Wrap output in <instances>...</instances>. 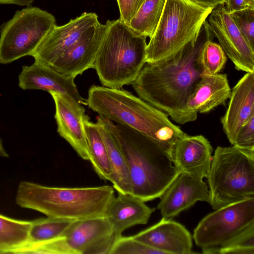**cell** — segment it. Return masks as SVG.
I'll list each match as a JSON object with an SVG mask.
<instances>
[{"mask_svg":"<svg viewBox=\"0 0 254 254\" xmlns=\"http://www.w3.org/2000/svg\"><path fill=\"white\" fill-rule=\"evenodd\" d=\"M74 77L62 74L52 68L34 62L25 65L19 75V86L24 89H38L62 95L74 108L85 113L86 100L80 95Z\"/></svg>","mask_w":254,"mask_h":254,"instance_id":"4fadbf2b","label":"cell"},{"mask_svg":"<svg viewBox=\"0 0 254 254\" xmlns=\"http://www.w3.org/2000/svg\"><path fill=\"white\" fill-rule=\"evenodd\" d=\"M86 102L99 116L145 135L170 156L175 143L184 133L168 115L127 90L92 85Z\"/></svg>","mask_w":254,"mask_h":254,"instance_id":"3957f363","label":"cell"},{"mask_svg":"<svg viewBox=\"0 0 254 254\" xmlns=\"http://www.w3.org/2000/svg\"><path fill=\"white\" fill-rule=\"evenodd\" d=\"M105 216L73 221L59 237L28 244L21 254H110L117 239Z\"/></svg>","mask_w":254,"mask_h":254,"instance_id":"ba28073f","label":"cell"},{"mask_svg":"<svg viewBox=\"0 0 254 254\" xmlns=\"http://www.w3.org/2000/svg\"><path fill=\"white\" fill-rule=\"evenodd\" d=\"M106 23L94 68L103 86L122 89L135 81L146 63L147 37L136 33L120 18Z\"/></svg>","mask_w":254,"mask_h":254,"instance_id":"5b68a950","label":"cell"},{"mask_svg":"<svg viewBox=\"0 0 254 254\" xmlns=\"http://www.w3.org/2000/svg\"><path fill=\"white\" fill-rule=\"evenodd\" d=\"M96 124L107 150L113 187L118 192L131 194L128 168L124 155L109 129L106 120L98 116Z\"/></svg>","mask_w":254,"mask_h":254,"instance_id":"7402d4cb","label":"cell"},{"mask_svg":"<svg viewBox=\"0 0 254 254\" xmlns=\"http://www.w3.org/2000/svg\"><path fill=\"white\" fill-rule=\"evenodd\" d=\"M34 0H0V4H12L21 6H28Z\"/></svg>","mask_w":254,"mask_h":254,"instance_id":"836d02e7","label":"cell"},{"mask_svg":"<svg viewBox=\"0 0 254 254\" xmlns=\"http://www.w3.org/2000/svg\"><path fill=\"white\" fill-rule=\"evenodd\" d=\"M106 120L126 160L131 194L144 202L160 198L180 173L170 155L145 135Z\"/></svg>","mask_w":254,"mask_h":254,"instance_id":"7a4b0ae2","label":"cell"},{"mask_svg":"<svg viewBox=\"0 0 254 254\" xmlns=\"http://www.w3.org/2000/svg\"><path fill=\"white\" fill-rule=\"evenodd\" d=\"M166 0H145L128 23L138 35L150 38L161 18Z\"/></svg>","mask_w":254,"mask_h":254,"instance_id":"d4e9b609","label":"cell"},{"mask_svg":"<svg viewBox=\"0 0 254 254\" xmlns=\"http://www.w3.org/2000/svg\"><path fill=\"white\" fill-rule=\"evenodd\" d=\"M229 99L221 122L233 145L241 127L254 115V73L246 72L231 89Z\"/></svg>","mask_w":254,"mask_h":254,"instance_id":"ac0fdd59","label":"cell"},{"mask_svg":"<svg viewBox=\"0 0 254 254\" xmlns=\"http://www.w3.org/2000/svg\"><path fill=\"white\" fill-rule=\"evenodd\" d=\"M8 154L5 150L2 144L1 139H0V157H8Z\"/></svg>","mask_w":254,"mask_h":254,"instance_id":"d590c367","label":"cell"},{"mask_svg":"<svg viewBox=\"0 0 254 254\" xmlns=\"http://www.w3.org/2000/svg\"><path fill=\"white\" fill-rule=\"evenodd\" d=\"M133 237L162 254H190L192 236L186 227L171 219H162Z\"/></svg>","mask_w":254,"mask_h":254,"instance_id":"2e32d148","label":"cell"},{"mask_svg":"<svg viewBox=\"0 0 254 254\" xmlns=\"http://www.w3.org/2000/svg\"><path fill=\"white\" fill-rule=\"evenodd\" d=\"M118 193L109 204L104 214L117 239L126 229L136 225L147 224L155 210L131 194Z\"/></svg>","mask_w":254,"mask_h":254,"instance_id":"44dd1931","label":"cell"},{"mask_svg":"<svg viewBox=\"0 0 254 254\" xmlns=\"http://www.w3.org/2000/svg\"><path fill=\"white\" fill-rule=\"evenodd\" d=\"M229 14L243 37L254 50V9L248 8Z\"/></svg>","mask_w":254,"mask_h":254,"instance_id":"f546056e","label":"cell"},{"mask_svg":"<svg viewBox=\"0 0 254 254\" xmlns=\"http://www.w3.org/2000/svg\"><path fill=\"white\" fill-rule=\"evenodd\" d=\"M157 208L162 218L171 219L193 206L197 201L209 203L208 187L203 178L180 172L163 194Z\"/></svg>","mask_w":254,"mask_h":254,"instance_id":"5bb4252c","label":"cell"},{"mask_svg":"<svg viewBox=\"0 0 254 254\" xmlns=\"http://www.w3.org/2000/svg\"><path fill=\"white\" fill-rule=\"evenodd\" d=\"M55 105L57 131L83 160H89L83 124L85 113L74 108L62 95L50 92Z\"/></svg>","mask_w":254,"mask_h":254,"instance_id":"ffe728a7","label":"cell"},{"mask_svg":"<svg viewBox=\"0 0 254 254\" xmlns=\"http://www.w3.org/2000/svg\"><path fill=\"white\" fill-rule=\"evenodd\" d=\"M215 210L202 218L194 230L195 245L203 254H218L220 249L254 224V197Z\"/></svg>","mask_w":254,"mask_h":254,"instance_id":"30bf717a","label":"cell"},{"mask_svg":"<svg viewBox=\"0 0 254 254\" xmlns=\"http://www.w3.org/2000/svg\"><path fill=\"white\" fill-rule=\"evenodd\" d=\"M198 3L215 7L221 3H224L225 0H191Z\"/></svg>","mask_w":254,"mask_h":254,"instance_id":"e575fe53","label":"cell"},{"mask_svg":"<svg viewBox=\"0 0 254 254\" xmlns=\"http://www.w3.org/2000/svg\"><path fill=\"white\" fill-rule=\"evenodd\" d=\"M115 196L114 188H58L21 182L15 196L17 205L47 217L72 221L104 216Z\"/></svg>","mask_w":254,"mask_h":254,"instance_id":"277c9868","label":"cell"},{"mask_svg":"<svg viewBox=\"0 0 254 254\" xmlns=\"http://www.w3.org/2000/svg\"><path fill=\"white\" fill-rule=\"evenodd\" d=\"M212 40L206 41L200 51V59L203 74L218 73L227 62V58L222 48Z\"/></svg>","mask_w":254,"mask_h":254,"instance_id":"4316f807","label":"cell"},{"mask_svg":"<svg viewBox=\"0 0 254 254\" xmlns=\"http://www.w3.org/2000/svg\"><path fill=\"white\" fill-rule=\"evenodd\" d=\"M231 92L227 74H203L187 104L189 122L195 121L198 113H207L224 104Z\"/></svg>","mask_w":254,"mask_h":254,"instance_id":"d6986e66","label":"cell"},{"mask_svg":"<svg viewBox=\"0 0 254 254\" xmlns=\"http://www.w3.org/2000/svg\"><path fill=\"white\" fill-rule=\"evenodd\" d=\"M73 221L47 217L32 220L26 244H36L61 236Z\"/></svg>","mask_w":254,"mask_h":254,"instance_id":"484cf974","label":"cell"},{"mask_svg":"<svg viewBox=\"0 0 254 254\" xmlns=\"http://www.w3.org/2000/svg\"><path fill=\"white\" fill-rule=\"evenodd\" d=\"M212 147L202 135H189L186 133L175 143L171 157L180 172L206 178L212 159Z\"/></svg>","mask_w":254,"mask_h":254,"instance_id":"e0dca14e","label":"cell"},{"mask_svg":"<svg viewBox=\"0 0 254 254\" xmlns=\"http://www.w3.org/2000/svg\"><path fill=\"white\" fill-rule=\"evenodd\" d=\"M207 21L214 36L237 70L254 73V50L246 42L224 3L215 6Z\"/></svg>","mask_w":254,"mask_h":254,"instance_id":"7c38bea8","label":"cell"},{"mask_svg":"<svg viewBox=\"0 0 254 254\" xmlns=\"http://www.w3.org/2000/svg\"><path fill=\"white\" fill-rule=\"evenodd\" d=\"M98 22V16L95 13L85 12L63 25H56L31 56L35 62L50 67L86 35Z\"/></svg>","mask_w":254,"mask_h":254,"instance_id":"8fae6325","label":"cell"},{"mask_svg":"<svg viewBox=\"0 0 254 254\" xmlns=\"http://www.w3.org/2000/svg\"><path fill=\"white\" fill-rule=\"evenodd\" d=\"M32 223L0 214V254H14L25 245Z\"/></svg>","mask_w":254,"mask_h":254,"instance_id":"cb8c5ba5","label":"cell"},{"mask_svg":"<svg viewBox=\"0 0 254 254\" xmlns=\"http://www.w3.org/2000/svg\"><path fill=\"white\" fill-rule=\"evenodd\" d=\"M107 29V23L102 24L99 21L86 35L49 67L74 78L89 68H94L96 54Z\"/></svg>","mask_w":254,"mask_h":254,"instance_id":"9a60e30c","label":"cell"},{"mask_svg":"<svg viewBox=\"0 0 254 254\" xmlns=\"http://www.w3.org/2000/svg\"><path fill=\"white\" fill-rule=\"evenodd\" d=\"M224 5L229 13L243 9H254V0H225Z\"/></svg>","mask_w":254,"mask_h":254,"instance_id":"d6a6232c","label":"cell"},{"mask_svg":"<svg viewBox=\"0 0 254 254\" xmlns=\"http://www.w3.org/2000/svg\"><path fill=\"white\" fill-rule=\"evenodd\" d=\"M206 178L214 210L254 197V151L218 146Z\"/></svg>","mask_w":254,"mask_h":254,"instance_id":"52a82bcc","label":"cell"},{"mask_svg":"<svg viewBox=\"0 0 254 254\" xmlns=\"http://www.w3.org/2000/svg\"><path fill=\"white\" fill-rule=\"evenodd\" d=\"M160 254L153 249L135 239L133 236H120L115 241L110 254Z\"/></svg>","mask_w":254,"mask_h":254,"instance_id":"f1b7e54d","label":"cell"},{"mask_svg":"<svg viewBox=\"0 0 254 254\" xmlns=\"http://www.w3.org/2000/svg\"><path fill=\"white\" fill-rule=\"evenodd\" d=\"M219 254H254V224L218 251Z\"/></svg>","mask_w":254,"mask_h":254,"instance_id":"83f0119b","label":"cell"},{"mask_svg":"<svg viewBox=\"0 0 254 254\" xmlns=\"http://www.w3.org/2000/svg\"><path fill=\"white\" fill-rule=\"evenodd\" d=\"M232 145L254 151V115L241 127Z\"/></svg>","mask_w":254,"mask_h":254,"instance_id":"4dcf8cb0","label":"cell"},{"mask_svg":"<svg viewBox=\"0 0 254 254\" xmlns=\"http://www.w3.org/2000/svg\"><path fill=\"white\" fill-rule=\"evenodd\" d=\"M214 7L191 0H166L156 27L146 49V63L167 58L196 41Z\"/></svg>","mask_w":254,"mask_h":254,"instance_id":"8992f818","label":"cell"},{"mask_svg":"<svg viewBox=\"0 0 254 254\" xmlns=\"http://www.w3.org/2000/svg\"><path fill=\"white\" fill-rule=\"evenodd\" d=\"M89 160L93 168L102 180L111 182L112 171L107 150L97 124L90 121L89 117L83 118Z\"/></svg>","mask_w":254,"mask_h":254,"instance_id":"603a6c76","label":"cell"},{"mask_svg":"<svg viewBox=\"0 0 254 254\" xmlns=\"http://www.w3.org/2000/svg\"><path fill=\"white\" fill-rule=\"evenodd\" d=\"M213 38L206 20L196 41L167 58L146 63L131 84L138 97L176 123H189L187 104L203 74L200 51L204 43Z\"/></svg>","mask_w":254,"mask_h":254,"instance_id":"6da1fadb","label":"cell"},{"mask_svg":"<svg viewBox=\"0 0 254 254\" xmlns=\"http://www.w3.org/2000/svg\"><path fill=\"white\" fill-rule=\"evenodd\" d=\"M145 0H117L120 10V19L128 25Z\"/></svg>","mask_w":254,"mask_h":254,"instance_id":"1f68e13d","label":"cell"},{"mask_svg":"<svg viewBox=\"0 0 254 254\" xmlns=\"http://www.w3.org/2000/svg\"><path fill=\"white\" fill-rule=\"evenodd\" d=\"M56 25L55 16L39 7H27L16 11L0 30V63L31 56Z\"/></svg>","mask_w":254,"mask_h":254,"instance_id":"9c48e42d","label":"cell"}]
</instances>
